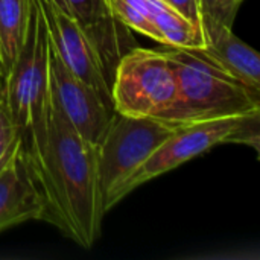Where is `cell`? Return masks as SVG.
I'll list each match as a JSON object with an SVG mask.
<instances>
[{"label":"cell","instance_id":"9","mask_svg":"<svg viewBox=\"0 0 260 260\" xmlns=\"http://www.w3.org/2000/svg\"><path fill=\"white\" fill-rule=\"evenodd\" d=\"M111 15L128 29L178 49H203L204 32L165 0H107Z\"/></svg>","mask_w":260,"mask_h":260},{"label":"cell","instance_id":"3","mask_svg":"<svg viewBox=\"0 0 260 260\" xmlns=\"http://www.w3.org/2000/svg\"><path fill=\"white\" fill-rule=\"evenodd\" d=\"M50 41L38 0H29V20L23 46L3 78L6 108L21 137L46 126L50 98Z\"/></svg>","mask_w":260,"mask_h":260},{"label":"cell","instance_id":"7","mask_svg":"<svg viewBox=\"0 0 260 260\" xmlns=\"http://www.w3.org/2000/svg\"><path fill=\"white\" fill-rule=\"evenodd\" d=\"M49 67L50 98L53 104L81 137L98 146L114 116L113 105L62 62L52 43Z\"/></svg>","mask_w":260,"mask_h":260},{"label":"cell","instance_id":"11","mask_svg":"<svg viewBox=\"0 0 260 260\" xmlns=\"http://www.w3.org/2000/svg\"><path fill=\"white\" fill-rule=\"evenodd\" d=\"M84 29L94 46L110 84L114 67L122 55L136 47L129 44L133 37L125 24L117 21L107 5V0H56Z\"/></svg>","mask_w":260,"mask_h":260},{"label":"cell","instance_id":"2","mask_svg":"<svg viewBox=\"0 0 260 260\" xmlns=\"http://www.w3.org/2000/svg\"><path fill=\"white\" fill-rule=\"evenodd\" d=\"M177 70V101L161 120L184 125L260 113V91L209 61L198 49H166Z\"/></svg>","mask_w":260,"mask_h":260},{"label":"cell","instance_id":"5","mask_svg":"<svg viewBox=\"0 0 260 260\" xmlns=\"http://www.w3.org/2000/svg\"><path fill=\"white\" fill-rule=\"evenodd\" d=\"M110 90L114 113L161 119L177 101V70L166 49L136 46L117 61Z\"/></svg>","mask_w":260,"mask_h":260},{"label":"cell","instance_id":"17","mask_svg":"<svg viewBox=\"0 0 260 260\" xmlns=\"http://www.w3.org/2000/svg\"><path fill=\"white\" fill-rule=\"evenodd\" d=\"M0 79L3 81V72H2V66H0Z\"/></svg>","mask_w":260,"mask_h":260},{"label":"cell","instance_id":"1","mask_svg":"<svg viewBox=\"0 0 260 260\" xmlns=\"http://www.w3.org/2000/svg\"><path fill=\"white\" fill-rule=\"evenodd\" d=\"M21 142L44 200L43 221L90 250L105 215L98 146L72 128L53 101L46 126L21 137Z\"/></svg>","mask_w":260,"mask_h":260},{"label":"cell","instance_id":"15","mask_svg":"<svg viewBox=\"0 0 260 260\" xmlns=\"http://www.w3.org/2000/svg\"><path fill=\"white\" fill-rule=\"evenodd\" d=\"M21 142V131L12 120L3 93V82L0 84V168L8 161L12 155L18 143Z\"/></svg>","mask_w":260,"mask_h":260},{"label":"cell","instance_id":"6","mask_svg":"<svg viewBox=\"0 0 260 260\" xmlns=\"http://www.w3.org/2000/svg\"><path fill=\"white\" fill-rule=\"evenodd\" d=\"M260 113L227 116L180 125L149 157L131 181V190L222 143H245L259 149Z\"/></svg>","mask_w":260,"mask_h":260},{"label":"cell","instance_id":"12","mask_svg":"<svg viewBox=\"0 0 260 260\" xmlns=\"http://www.w3.org/2000/svg\"><path fill=\"white\" fill-rule=\"evenodd\" d=\"M198 50L209 61L244 82L247 87L260 91L259 53L238 38L230 27L206 35V46Z\"/></svg>","mask_w":260,"mask_h":260},{"label":"cell","instance_id":"10","mask_svg":"<svg viewBox=\"0 0 260 260\" xmlns=\"http://www.w3.org/2000/svg\"><path fill=\"white\" fill-rule=\"evenodd\" d=\"M43 216L44 200L23 142H20L0 168V232L26 221H43Z\"/></svg>","mask_w":260,"mask_h":260},{"label":"cell","instance_id":"4","mask_svg":"<svg viewBox=\"0 0 260 260\" xmlns=\"http://www.w3.org/2000/svg\"><path fill=\"white\" fill-rule=\"evenodd\" d=\"M178 126L157 117H131L114 113L98 145L105 213L131 192L133 178Z\"/></svg>","mask_w":260,"mask_h":260},{"label":"cell","instance_id":"13","mask_svg":"<svg viewBox=\"0 0 260 260\" xmlns=\"http://www.w3.org/2000/svg\"><path fill=\"white\" fill-rule=\"evenodd\" d=\"M27 20L29 0H0V66L3 78L23 46Z\"/></svg>","mask_w":260,"mask_h":260},{"label":"cell","instance_id":"16","mask_svg":"<svg viewBox=\"0 0 260 260\" xmlns=\"http://www.w3.org/2000/svg\"><path fill=\"white\" fill-rule=\"evenodd\" d=\"M171 8H174L177 12H180L183 17H186L187 20L197 23L201 26L200 23V6H198V0H165Z\"/></svg>","mask_w":260,"mask_h":260},{"label":"cell","instance_id":"8","mask_svg":"<svg viewBox=\"0 0 260 260\" xmlns=\"http://www.w3.org/2000/svg\"><path fill=\"white\" fill-rule=\"evenodd\" d=\"M38 3L58 56L79 79L113 105L108 75L84 29L56 0H38Z\"/></svg>","mask_w":260,"mask_h":260},{"label":"cell","instance_id":"18","mask_svg":"<svg viewBox=\"0 0 260 260\" xmlns=\"http://www.w3.org/2000/svg\"><path fill=\"white\" fill-rule=\"evenodd\" d=\"M2 82H3V81H2V79H0V84H2Z\"/></svg>","mask_w":260,"mask_h":260},{"label":"cell","instance_id":"14","mask_svg":"<svg viewBox=\"0 0 260 260\" xmlns=\"http://www.w3.org/2000/svg\"><path fill=\"white\" fill-rule=\"evenodd\" d=\"M242 2L244 0H198L200 23L204 38L219 29H232Z\"/></svg>","mask_w":260,"mask_h":260}]
</instances>
